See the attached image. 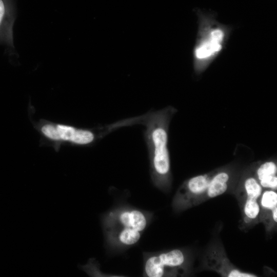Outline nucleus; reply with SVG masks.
I'll return each instance as SVG.
<instances>
[{"label": "nucleus", "instance_id": "1", "mask_svg": "<svg viewBox=\"0 0 277 277\" xmlns=\"http://www.w3.org/2000/svg\"><path fill=\"white\" fill-rule=\"evenodd\" d=\"M176 112L174 107H167L139 116L138 122L145 126L144 136L149 153L151 181L156 188L164 192H168L171 187L168 129Z\"/></svg>", "mask_w": 277, "mask_h": 277}, {"label": "nucleus", "instance_id": "2", "mask_svg": "<svg viewBox=\"0 0 277 277\" xmlns=\"http://www.w3.org/2000/svg\"><path fill=\"white\" fill-rule=\"evenodd\" d=\"M197 30L192 51L193 68L202 74L226 48L233 27L219 22L213 14L197 13Z\"/></svg>", "mask_w": 277, "mask_h": 277}, {"label": "nucleus", "instance_id": "3", "mask_svg": "<svg viewBox=\"0 0 277 277\" xmlns=\"http://www.w3.org/2000/svg\"><path fill=\"white\" fill-rule=\"evenodd\" d=\"M190 262L181 249L144 253V275L148 277L178 276L188 274Z\"/></svg>", "mask_w": 277, "mask_h": 277}, {"label": "nucleus", "instance_id": "4", "mask_svg": "<svg viewBox=\"0 0 277 277\" xmlns=\"http://www.w3.org/2000/svg\"><path fill=\"white\" fill-rule=\"evenodd\" d=\"M263 188L253 174L245 175L240 181L235 195L240 206L242 224L245 227L259 223V201Z\"/></svg>", "mask_w": 277, "mask_h": 277}, {"label": "nucleus", "instance_id": "5", "mask_svg": "<svg viewBox=\"0 0 277 277\" xmlns=\"http://www.w3.org/2000/svg\"><path fill=\"white\" fill-rule=\"evenodd\" d=\"M215 171L185 181L174 196L172 203L173 209L175 212H181L206 201V192Z\"/></svg>", "mask_w": 277, "mask_h": 277}, {"label": "nucleus", "instance_id": "6", "mask_svg": "<svg viewBox=\"0 0 277 277\" xmlns=\"http://www.w3.org/2000/svg\"><path fill=\"white\" fill-rule=\"evenodd\" d=\"M151 214L130 207H119L102 217L103 231L112 228H130L143 232L149 223Z\"/></svg>", "mask_w": 277, "mask_h": 277}, {"label": "nucleus", "instance_id": "7", "mask_svg": "<svg viewBox=\"0 0 277 277\" xmlns=\"http://www.w3.org/2000/svg\"><path fill=\"white\" fill-rule=\"evenodd\" d=\"M203 266L207 270L225 277H256L254 273L244 272L233 264L221 244H214L209 247L203 258Z\"/></svg>", "mask_w": 277, "mask_h": 277}, {"label": "nucleus", "instance_id": "8", "mask_svg": "<svg viewBox=\"0 0 277 277\" xmlns=\"http://www.w3.org/2000/svg\"><path fill=\"white\" fill-rule=\"evenodd\" d=\"M108 248L121 251L134 245L140 240L142 232L130 228H112L104 231Z\"/></svg>", "mask_w": 277, "mask_h": 277}, {"label": "nucleus", "instance_id": "9", "mask_svg": "<svg viewBox=\"0 0 277 277\" xmlns=\"http://www.w3.org/2000/svg\"><path fill=\"white\" fill-rule=\"evenodd\" d=\"M259 223L264 225L267 232H271L277 224V193L275 190L263 191L259 201Z\"/></svg>", "mask_w": 277, "mask_h": 277}, {"label": "nucleus", "instance_id": "10", "mask_svg": "<svg viewBox=\"0 0 277 277\" xmlns=\"http://www.w3.org/2000/svg\"><path fill=\"white\" fill-rule=\"evenodd\" d=\"M60 140L78 145L89 144L95 140V134L91 130L80 129L72 126L58 125L56 126Z\"/></svg>", "mask_w": 277, "mask_h": 277}, {"label": "nucleus", "instance_id": "11", "mask_svg": "<svg viewBox=\"0 0 277 277\" xmlns=\"http://www.w3.org/2000/svg\"><path fill=\"white\" fill-rule=\"evenodd\" d=\"M231 179V174L229 170L226 168L216 170L207 189L205 200L224 193L229 188Z\"/></svg>", "mask_w": 277, "mask_h": 277}, {"label": "nucleus", "instance_id": "12", "mask_svg": "<svg viewBox=\"0 0 277 277\" xmlns=\"http://www.w3.org/2000/svg\"><path fill=\"white\" fill-rule=\"evenodd\" d=\"M277 165L274 161H268L260 164L255 169L254 176L258 181L276 175Z\"/></svg>", "mask_w": 277, "mask_h": 277}, {"label": "nucleus", "instance_id": "13", "mask_svg": "<svg viewBox=\"0 0 277 277\" xmlns=\"http://www.w3.org/2000/svg\"><path fill=\"white\" fill-rule=\"evenodd\" d=\"M9 8L6 0H0V30L9 18Z\"/></svg>", "mask_w": 277, "mask_h": 277}, {"label": "nucleus", "instance_id": "14", "mask_svg": "<svg viewBox=\"0 0 277 277\" xmlns=\"http://www.w3.org/2000/svg\"><path fill=\"white\" fill-rule=\"evenodd\" d=\"M263 188L276 191L277 175L272 176L259 181Z\"/></svg>", "mask_w": 277, "mask_h": 277}, {"label": "nucleus", "instance_id": "15", "mask_svg": "<svg viewBox=\"0 0 277 277\" xmlns=\"http://www.w3.org/2000/svg\"><path fill=\"white\" fill-rule=\"evenodd\" d=\"M43 133L48 138L54 140H60V136L55 126L46 125L42 129Z\"/></svg>", "mask_w": 277, "mask_h": 277}]
</instances>
